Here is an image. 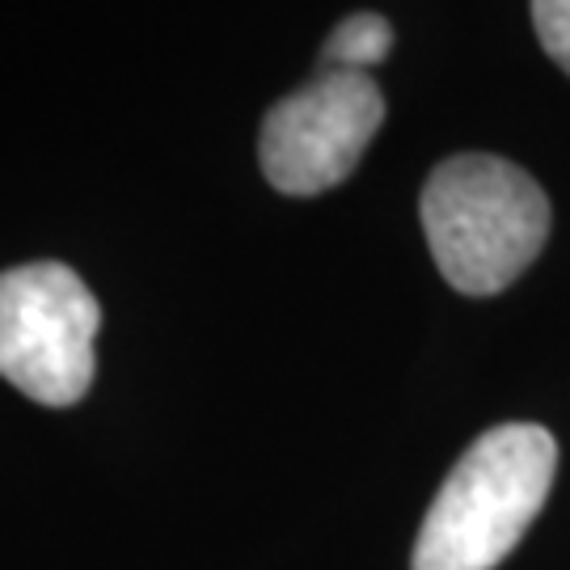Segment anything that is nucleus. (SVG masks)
<instances>
[{"label": "nucleus", "mask_w": 570, "mask_h": 570, "mask_svg": "<svg viewBox=\"0 0 570 570\" xmlns=\"http://www.w3.org/2000/svg\"><path fill=\"white\" fill-rule=\"evenodd\" d=\"M532 26L550 60L570 72V0H532Z\"/></svg>", "instance_id": "nucleus-6"}, {"label": "nucleus", "mask_w": 570, "mask_h": 570, "mask_svg": "<svg viewBox=\"0 0 570 570\" xmlns=\"http://www.w3.org/2000/svg\"><path fill=\"white\" fill-rule=\"evenodd\" d=\"M98 301L63 263L0 271V376L39 406H72L94 385Z\"/></svg>", "instance_id": "nucleus-3"}, {"label": "nucleus", "mask_w": 570, "mask_h": 570, "mask_svg": "<svg viewBox=\"0 0 570 570\" xmlns=\"http://www.w3.org/2000/svg\"><path fill=\"white\" fill-rule=\"evenodd\" d=\"M393 51V26L381 13H351L322 47L326 72H367Z\"/></svg>", "instance_id": "nucleus-5"}, {"label": "nucleus", "mask_w": 570, "mask_h": 570, "mask_svg": "<svg viewBox=\"0 0 570 570\" xmlns=\"http://www.w3.org/2000/svg\"><path fill=\"white\" fill-rule=\"evenodd\" d=\"M553 473L558 444L546 428L482 431L431 499L410 570H494L546 508Z\"/></svg>", "instance_id": "nucleus-1"}, {"label": "nucleus", "mask_w": 570, "mask_h": 570, "mask_svg": "<svg viewBox=\"0 0 570 570\" xmlns=\"http://www.w3.org/2000/svg\"><path fill=\"white\" fill-rule=\"evenodd\" d=\"M381 122L385 98L367 72H322L263 119L258 157L266 183L279 195H322L351 178Z\"/></svg>", "instance_id": "nucleus-4"}, {"label": "nucleus", "mask_w": 570, "mask_h": 570, "mask_svg": "<svg viewBox=\"0 0 570 570\" xmlns=\"http://www.w3.org/2000/svg\"><path fill=\"white\" fill-rule=\"evenodd\" d=\"M423 233L440 275L465 296L511 287L550 237V199L520 165L461 153L431 169Z\"/></svg>", "instance_id": "nucleus-2"}]
</instances>
